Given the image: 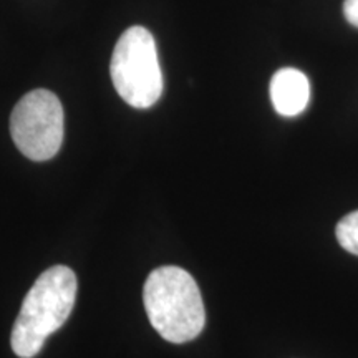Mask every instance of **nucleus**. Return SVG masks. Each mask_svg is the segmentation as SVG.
I'll list each match as a JSON object with an SVG mask.
<instances>
[{
	"label": "nucleus",
	"mask_w": 358,
	"mask_h": 358,
	"mask_svg": "<svg viewBox=\"0 0 358 358\" xmlns=\"http://www.w3.org/2000/svg\"><path fill=\"white\" fill-rule=\"evenodd\" d=\"M10 133L29 159H52L64 143V106L55 93L42 88L27 93L12 111Z\"/></svg>",
	"instance_id": "obj_4"
},
{
	"label": "nucleus",
	"mask_w": 358,
	"mask_h": 358,
	"mask_svg": "<svg viewBox=\"0 0 358 358\" xmlns=\"http://www.w3.org/2000/svg\"><path fill=\"white\" fill-rule=\"evenodd\" d=\"M338 244L353 256H358V211L347 214L337 224Z\"/></svg>",
	"instance_id": "obj_6"
},
{
	"label": "nucleus",
	"mask_w": 358,
	"mask_h": 358,
	"mask_svg": "<svg viewBox=\"0 0 358 358\" xmlns=\"http://www.w3.org/2000/svg\"><path fill=\"white\" fill-rule=\"evenodd\" d=\"M111 82L129 106L146 110L163 93V73L155 37L145 27L134 25L120 37L110 65Z\"/></svg>",
	"instance_id": "obj_3"
},
{
	"label": "nucleus",
	"mask_w": 358,
	"mask_h": 358,
	"mask_svg": "<svg viewBox=\"0 0 358 358\" xmlns=\"http://www.w3.org/2000/svg\"><path fill=\"white\" fill-rule=\"evenodd\" d=\"M271 100L282 116H297L310 100V83L301 70L282 69L271 80Z\"/></svg>",
	"instance_id": "obj_5"
},
{
	"label": "nucleus",
	"mask_w": 358,
	"mask_h": 358,
	"mask_svg": "<svg viewBox=\"0 0 358 358\" xmlns=\"http://www.w3.org/2000/svg\"><path fill=\"white\" fill-rule=\"evenodd\" d=\"M343 15L347 22L358 29V0H345L343 2Z\"/></svg>",
	"instance_id": "obj_7"
},
{
	"label": "nucleus",
	"mask_w": 358,
	"mask_h": 358,
	"mask_svg": "<svg viewBox=\"0 0 358 358\" xmlns=\"http://www.w3.org/2000/svg\"><path fill=\"white\" fill-rule=\"evenodd\" d=\"M143 301L153 329L168 342L186 343L203 332L204 302L198 284L185 268H155L145 282Z\"/></svg>",
	"instance_id": "obj_2"
},
{
	"label": "nucleus",
	"mask_w": 358,
	"mask_h": 358,
	"mask_svg": "<svg viewBox=\"0 0 358 358\" xmlns=\"http://www.w3.org/2000/svg\"><path fill=\"white\" fill-rule=\"evenodd\" d=\"M77 275L66 266H53L35 280L12 329L10 345L17 357L34 358L45 340L69 320L77 301Z\"/></svg>",
	"instance_id": "obj_1"
}]
</instances>
